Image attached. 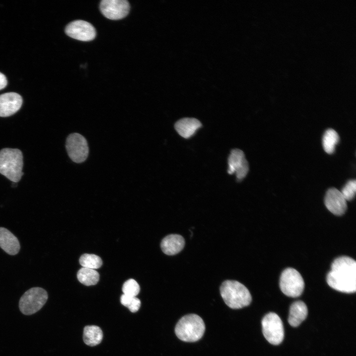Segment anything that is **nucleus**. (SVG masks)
Returning <instances> with one entry per match:
<instances>
[{
    "instance_id": "24",
    "label": "nucleus",
    "mask_w": 356,
    "mask_h": 356,
    "mask_svg": "<svg viewBox=\"0 0 356 356\" xmlns=\"http://www.w3.org/2000/svg\"><path fill=\"white\" fill-rule=\"evenodd\" d=\"M356 181L352 179L347 182L341 191L346 201L352 200L356 194Z\"/></svg>"
},
{
    "instance_id": "9",
    "label": "nucleus",
    "mask_w": 356,
    "mask_h": 356,
    "mask_svg": "<svg viewBox=\"0 0 356 356\" xmlns=\"http://www.w3.org/2000/svg\"><path fill=\"white\" fill-rule=\"evenodd\" d=\"M130 9V4L126 0H103L100 3L101 13L111 20L124 18L129 13Z\"/></svg>"
},
{
    "instance_id": "6",
    "label": "nucleus",
    "mask_w": 356,
    "mask_h": 356,
    "mask_svg": "<svg viewBox=\"0 0 356 356\" xmlns=\"http://www.w3.org/2000/svg\"><path fill=\"white\" fill-rule=\"evenodd\" d=\"M279 286L285 295L295 298L302 294L305 283L299 272L293 268L289 267L282 271L280 277Z\"/></svg>"
},
{
    "instance_id": "1",
    "label": "nucleus",
    "mask_w": 356,
    "mask_h": 356,
    "mask_svg": "<svg viewBox=\"0 0 356 356\" xmlns=\"http://www.w3.org/2000/svg\"><path fill=\"white\" fill-rule=\"evenodd\" d=\"M328 285L333 289L346 293L356 291V262L348 256L336 258L326 276Z\"/></svg>"
},
{
    "instance_id": "18",
    "label": "nucleus",
    "mask_w": 356,
    "mask_h": 356,
    "mask_svg": "<svg viewBox=\"0 0 356 356\" xmlns=\"http://www.w3.org/2000/svg\"><path fill=\"white\" fill-rule=\"evenodd\" d=\"M103 339V332L101 328L96 325H87L84 327L83 340L89 346H95L100 344Z\"/></svg>"
},
{
    "instance_id": "4",
    "label": "nucleus",
    "mask_w": 356,
    "mask_h": 356,
    "mask_svg": "<svg viewBox=\"0 0 356 356\" xmlns=\"http://www.w3.org/2000/svg\"><path fill=\"white\" fill-rule=\"evenodd\" d=\"M175 331L176 335L180 340L186 342H193L202 337L205 331V325L199 315L189 314L178 320Z\"/></svg>"
},
{
    "instance_id": "23",
    "label": "nucleus",
    "mask_w": 356,
    "mask_h": 356,
    "mask_svg": "<svg viewBox=\"0 0 356 356\" xmlns=\"http://www.w3.org/2000/svg\"><path fill=\"white\" fill-rule=\"evenodd\" d=\"M140 291L138 283L133 279H130L124 282L122 287L124 294L132 297H136Z\"/></svg>"
},
{
    "instance_id": "19",
    "label": "nucleus",
    "mask_w": 356,
    "mask_h": 356,
    "mask_svg": "<svg viewBox=\"0 0 356 356\" xmlns=\"http://www.w3.org/2000/svg\"><path fill=\"white\" fill-rule=\"evenodd\" d=\"M77 276L78 280L86 286L95 285L99 279V274L95 269L83 267L79 270Z\"/></svg>"
},
{
    "instance_id": "16",
    "label": "nucleus",
    "mask_w": 356,
    "mask_h": 356,
    "mask_svg": "<svg viewBox=\"0 0 356 356\" xmlns=\"http://www.w3.org/2000/svg\"><path fill=\"white\" fill-rule=\"evenodd\" d=\"M202 126L201 122L196 118H184L178 121L175 128L178 134L185 138L191 137Z\"/></svg>"
},
{
    "instance_id": "22",
    "label": "nucleus",
    "mask_w": 356,
    "mask_h": 356,
    "mask_svg": "<svg viewBox=\"0 0 356 356\" xmlns=\"http://www.w3.org/2000/svg\"><path fill=\"white\" fill-rule=\"evenodd\" d=\"M120 302L122 305L127 307L132 312L138 311L141 305L138 298L124 294L121 296Z\"/></svg>"
},
{
    "instance_id": "10",
    "label": "nucleus",
    "mask_w": 356,
    "mask_h": 356,
    "mask_svg": "<svg viewBox=\"0 0 356 356\" xmlns=\"http://www.w3.org/2000/svg\"><path fill=\"white\" fill-rule=\"evenodd\" d=\"M66 34L70 37L82 41H90L96 36L94 27L89 23L81 20H75L67 25Z\"/></svg>"
},
{
    "instance_id": "8",
    "label": "nucleus",
    "mask_w": 356,
    "mask_h": 356,
    "mask_svg": "<svg viewBox=\"0 0 356 356\" xmlns=\"http://www.w3.org/2000/svg\"><path fill=\"white\" fill-rule=\"evenodd\" d=\"M66 148L70 158L74 162L81 163L87 158L89 149L86 139L81 134L72 133L66 141Z\"/></svg>"
},
{
    "instance_id": "15",
    "label": "nucleus",
    "mask_w": 356,
    "mask_h": 356,
    "mask_svg": "<svg viewBox=\"0 0 356 356\" xmlns=\"http://www.w3.org/2000/svg\"><path fill=\"white\" fill-rule=\"evenodd\" d=\"M184 245L185 241L182 236L172 234L163 239L161 243V248L165 254L174 255L180 252Z\"/></svg>"
},
{
    "instance_id": "17",
    "label": "nucleus",
    "mask_w": 356,
    "mask_h": 356,
    "mask_svg": "<svg viewBox=\"0 0 356 356\" xmlns=\"http://www.w3.org/2000/svg\"><path fill=\"white\" fill-rule=\"evenodd\" d=\"M308 308L304 302L298 301L293 303L290 308L288 323L293 327L298 326L307 317Z\"/></svg>"
},
{
    "instance_id": "14",
    "label": "nucleus",
    "mask_w": 356,
    "mask_h": 356,
    "mask_svg": "<svg viewBox=\"0 0 356 356\" xmlns=\"http://www.w3.org/2000/svg\"><path fill=\"white\" fill-rule=\"evenodd\" d=\"M0 247L10 255L17 254L20 248L17 238L9 230L0 227Z\"/></svg>"
},
{
    "instance_id": "21",
    "label": "nucleus",
    "mask_w": 356,
    "mask_h": 356,
    "mask_svg": "<svg viewBox=\"0 0 356 356\" xmlns=\"http://www.w3.org/2000/svg\"><path fill=\"white\" fill-rule=\"evenodd\" d=\"M79 262L83 267L95 269L99 268L102 265L101 259L94 254H84L82 255Z\"/></svg>"
},
{
    "instance_id": "20",
    "label": "nucleus",
    "mask_w": 356,
    "mask_h": 356,
    "mask_svg": "<svg viewBox=\"0 0 356 356\" xmlns=\"http://www.w3.org/2000/svg\"><path fill=\"white\" fill-rule=\"evenodd\" d=\"M339 140V135L334 130L332 129L327 130L322 137V145L324 151L328 154L333 153Z\"/></svg>"
},
{
    "instance_id": "11",
    "label": "nucleus",
    "mask_w": 356,
    "mask_h": 356,
    "mask_svg": "<svg viewBox=\"0 0 356 356\" xmlns=\"http://www.w3.org/2000/svg\"><path fill=\"white\" fill-rule=\"evenodd\" d=\"M228 173H235L238 180L240 181L247 175L249 165L244 152L239 149H232L228 158Z\"/></svg>"
},
{
    "instance_id": "13",
    "label": "nucleus",
    "mask_w": 356,
    "mask_h": 356,
    "mask_svg": "<svg viewBox=\"0 0 356 356\" xmlns=\"http://www.w3.org/2000/svg\"><path fill=\"white\" fill-rule=\"evenodd\" d=\"M22 102V97L16 92L0 95V117H8L15 114L20 109Z\"/></svg>"
},
{
    "instance_id": "12",
    "label": "nucleus",
    "mask_w": 356,
    "mask_h": 356,
    "mask_svg": "<svg viewBox=\"0 0 356 356\" xmlns=\"http://www.w3.org/2000/svg\"><path fill=\"white\" fill-rule=\"evenodd\" d=\"M341 191L335 188L329 189L325 194L324 203L327 209L336 216L344 214L347 209V202Z\"/></svg>"
},
{
    "instance_id": "2",
    "label": "nucleus",
    "mask_w": 356,
    "mask_h": 356,
    "mask_svg": "<svg viewBox=\"0 0 356 356\" xmlns=\"http://www.w3.org/2000/svg\"><path fill=\"white\" fill-rule=\"evenodd\" d=\"M220 293L225 304L231 309H239L248 306L252 301L248 289L237 281H224L220 287Z\"/></svg>"
},
{
    "instance_id": "3",
    "label": "nucleus",
    "mask_w": 356,
    "mask_h": 356,
    "mask_svg": "<svg viewBox=\"0 0 356 356\" xmlns=\"http://www.w3.org/2000/svg\"><path fill=\"white\" fill-rule=\"evenodd\" d=\"M23 155L19 149L5 148L0 150V173L13 182L23 175Z\"/></svg>"
},
{
    "instance_id": "25",
    "label": "nucleus",
    "mask_w": 356,
    "mask_h": 356,
    "mask_svg": "<svg viewBox=\"0 0 356 356\" xmlns=\"http://www.w3.org/2000/svg\"><path fill=\"white\" fill-rule=\"evenodd\" d=\"M7 84V81L5 76L0 72V90L4 89Z\"/></svg>"
},
{
    "instance_id": "7",
    "label": "nucleus",
    "mask_w": 356,
    "mask_h": 356,
    "mask_svg": "<svg viewBox=\"0 0 356 356\" xmlns=\"http://www.w3.org/2000/svg\"><path fill=\"white\" fill-rule=\"evenodd\" d=\"M262 331L266 340L270 344L277 345L284 338V328L279 316L274 312L266 314L262 321Z\"/></svg>"
},
{
    "instance_id": "5",
    "label": "nucleus",
    "mask_w": 356,
    "mask_h": 356,
    "mask_svg": "<svg viewBox=\"0 0 356 356\" xmlns=\"http://www.w3.org/2000/svg\"><path fill=\"white\" fill-rule=\"evenodd\" d=\"M47 299V293L44 289L32 288L21 297L19 303V309L25 315L34 314L44 306Z\"/></svg>"
}]
</instances>
